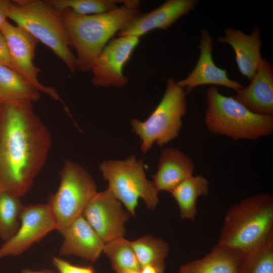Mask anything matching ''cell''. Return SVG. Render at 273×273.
I'll list each match as a JSON object with an SVG mask.
<instances>
[{"mask_svg": "<svg viewBox=\"0 0 273 273\" xmlns=\"http://www.w3.org/2000/svg\"><path fill=\"white\" fill-rule=\"evenodd\" d=\"M51 144L31 102H0V191L24 195L44 166Z\"/></svg>", "mask_w": 273, "mask_h": 273, "instance_id": "6da1fadb", "label": "cell"}, {"mask_svg": "<svg viewBox=\"0 0 273 273\" xmlns=\"http://www.w3.org/2000/svg\"><path fill=\"white\" fill-rule=\"evenodd\" d=\"M138 0L127 2L109 12L78 15L61 11V18L76 52L77 70L91 71L96 60L115 34L141 14Z\"/></svg>", "mask_w": 273, "mask_h": 273, "instance_id": "7a4b0ae2", "label": "cell"}, {"mask_svg": "<svg viewBox=\"0 0 273 273\" xmlns=\"http://www.w3.org/2000/svg\"><path fill=\"white\" fill-rule=\"evenodd\" d=\"M273 233V197L249 196L226 212L217 244L245 253Z\"/></svg>", "mask_w": 273, "mask_h": 273, "instance_id": "3957f363", "label": "cell"}, {"mask_svg": "<svg viewBox=\"0 0 273 273\" xmlns=\"http://www.w3.org/2000/svg\"><path fill=\"white\" fill-rule=\"evenodd\" d=\"M8 18L49 48L72 73L77 59L60 12L44 1L14 0Z\"/></svg>", "mask_w": 273, "mask_h": 273, "instance_id": "277c9868", "label": "cell"}, {"mask_svg": "<svg viewBox=\"0 0 273 273\" xmlns=\"http://www.w3.org/2000/svg\"><path fill=\"white\" fill-rule=\"evenodd\" d=\"M205 124L213 134L233 140H255L273 132V116L254 113L233 97L210 86L206 92Z\"/></svg>", "mask_w": 273, "mask_h": 273, "instance_id": "5b68a950", "label": "cell"}, {"mask_svg": "<svg viewBox=\"0 0 273 273\" xmlns=\"http://www.w3.org/2000/svg\"><path fill=\"white\" fill-rule=\"evenodd\" d=\"M186 93L173 78L166 80L163 96L144 121L133 119L132 131L141 140V149L146 153L154 143L160 146L178 136L183 125L182 118L187 112Z\"/></svg>", "mask_w": 273, "mask_h": 273, "instance_id": "8992f818", "label": "cell"}, {"mask_svg": "<svg viewBox=\"0 0 273 273\" xmlns=\"http://www.w3.org/2000/svg\"><path fill=\"white\" fill-rule=\"evenodd\" d=\"M100 169L108 188L133 216L138 200L142 198L148 209L154 210L159 202L158 191L147 179L143 161L131 156L124 160L102 162Z\"/></svg>", "mask_w": 273, "mask_h": 273, "instance_id": "52a82bcc", "label": "cell"}, {"mask_svg": "<svg viewBox=\"0 0 273 273\" xmlns=\"http://www.w3.org/2000/svg\"><path fill=\"white\" fill-rule=\"evenodd\" d=\"M60 177V186L48 203L58 231L82 215L86 205L97 192L93 177L83 167L75 162H65Z\"/></svg>", "mask_w": 273, "mask_h": 273, "instance_id": "ba28073f", "label": "cell"}, {"mask_svg": "<svg viewBox=\"0 0 273 273\" xmlns=\"http://www.w3.org/2000/svg\"><path fill=\"white\" fill-rule=\"evenodd\" d=\"M0 30L7 41L13 69L40 93L62 103L67 110L56 90L53 87L43 85L38 79L40 70L33 62L38 40L24 29L14 26L7 20L1 27Z\"/></svg>", "mask_w": 273, "mask_h": 273, "instance_id": "9c48e42d", "label": "cell"}, {"mask_svg": "<svg viewBox=\"0 0 273 273\" xmlns=\"http://www.w3.org/2000/svg\"><path fill=\"white\" fill-rule=\"evenodd\" d=\"M16 233L0 247V259L17 256L39 241L57 226L48 203L24 206Z\"/></svg>", "mask_w": 273, "mask_h": 273, "instance_id": "30bf717a", "label": "cell"}, {"mask_svg": "<svg viewBox=\"0 0 273 273\" xmlns=\"http://www.w3.org/2000/svg\"><path fill=\"white\" fill-rule=\"evenodd\" d=\"M140 38L133 36L113 37L94 63L91 71L92 84L97 87L121 88L128 83L123 73Z\"/></svg>", "mask_w": 273, "mask_h": 273, "instance_id": "8fae6325", "label": "cell"}, {"mask_svg": "<svg viewBox=\"0 0 273 273\" xmlns=\"http://www.w3.org/2000/svg\"><path fill=\"white\" fill-rule=\"evenodd\" d=\"M82 215L104 243L124 236L125 224L130 216L109 189L97 192Z\"/></svg>", "mask_w": 273, "mask_h": 273, "instance_id": "7c38bea8", "label": "cell"}, {"mask_svg": "<svg viewBox=\"0 0 273 273\" xmlns=\"http://www.w3.org/2000/svg\"><path fill=\"white\" fill-rule=\"evenodd\" d=\"M196 0H168L155 10L140 14L127 24L117 35L140 37L156 29L166 30L196 6Z\"/></svg>", "mask_w": 273, "mask_h": 273, "instance_id": "4fadbf2b", "label": "cell"}, {"mask_svg": "<svg viewBox=\"0 0 273 273\" xmlns=\"http://www.w3.org/2000/svg\"><path fill=\"white\" fill-rule=\"evenodd\" d=\"M213 40L207 30H203L200 42V56L194 70L185 78L177 82L186 93L205 84H215L227 87L236 91L243 86L230 79L227 71L216 66L212 59Z\"/></svg>", "mask_w": 273, "mask_h": 273, "instance_id": "5bb4252c", "label": "cell"}, {"mask_svg": "<svg viewBox=\"0 0 273 273\" xmlns=\"http://www.w3.org/2000/svg\"><path fill=\"white\" fill-rule=\"evenodd\" d=\"M59 232L64 238L61 255H74L94 262L103 252L105 243L82 215Z\"/></svg>", "mask_w": 273, "mask_h": 273, "instance_id": "9a60e30c", "label": "cell"}, {"mask_svg": "<svg viewBox=\"0 0 273 273\" xmlns=\"http://www.w3.org/2000/svg\"><path fill=\"white\" fill-rule=\"evenodd\" d=\"M247 87L236 90L235 98L251 112L260 115L273 114V70L262 59Z\"/></svg>", "mask_w": 273, "mask_h": 273, "instance_id": "2e32d148", "label": "cell"}, {"mask_svg": "<svg viewBox=\"0 0 273 273\" xmlns=\"http://www.w3.org/2000/svg\"><path fill=\"white\" fill-rule=\"evenodd\" d=\"M260 34L258 26L254 27L250 34L239 30L228 28L225 30L224 36L218 38L219 42L228 43L233 48L238 69L242 75L249 80L255 74L262 59Z\"/></svg>", "mask_w": 273, "mask_h": 273, "instance_id": "e0dca14e", "label": "cell"}, {"mask_svg": "<svg viewBox=\"0 0 273 273\" xmlns=\"http://www.w3.org/2000/svg\"><path fill=\"white\" fill-rule=\"evenodd\" d=\"M192 159L179 150L172 148L163 150L159 158L156 173L152 176L158 192H170L181 182L193 175Z\"/></svg>", "mask_w": 273, "mask_h": 273, "instance_id": "ac0fdd59", "label": "cell"}, {"mask_svg": "<svg viewBox=\"0 0 273 273\" xmlns=\"http://www.w3.org/2000/svg\"><path fill=\"white\" fill-rule=\"evenodd\" d=\"M243 255L217 244L203 257L182 265L178 273H239Z\"/></svg>", "mask_w": 273, "mask_h": 273, "instance_id": "d6986e66", "label": "cell"}, {"mask_svg": "<svg viewBox=\"0 0 273 273\" xmlns=\"http://www.w3.org/2000/svg\"><path fill=\"white\" fill-rule=\"evenodd\" d=\"M208 192V179L202 175H192L175 187L170 193L178 204L180 218L194 220L197 212V200Z\"/></svg>", "mask_w": 273, "mask_h": 273, "instance_id": "ffe728a7", "label": "cell"}, {"mask_svg": "<svg viewBox=\"0 0 273 273\" xmlns=\"http://www.w3.org/2000/svg\"><path fill=\"white\" fill-rule=\"evenodd\" d=\"M40 93L11 68L0 64V102H35Z\"/></svg>", "mask_w": 273, "mask_h": 273, "instance_id": "44dd1931", "label": "cell"}, {"mask_svg": "<svg viewBox=\"0 0 273 273\" xmlns=\"http://www.w3.org/2000/svg\"><path fill=\"white\" fill-rule=\"evenodd\" d=\"M131 243L141 267L151 265L164 273L165 259L169 250L166 242L150 235H146Z\"/></svg>", "mask_w": 273, "mask_h": 273, "instance_id": "7402d4cb", "label": "cell"}, {"mask_svg": "<svg viewBox=\"0 0 273 273\" xmlns=\"http://www.w3.org/2000/svg\"><path fill=\"white\" fill-rule=\"evenodd\" d=\"M239 273H273V233L244 254Z\"/></svg>", "mask_w": 273, "mask_h": 273, "instance_id": "603a6c76", "label": "cell"}, {"mask_svg": "<svg viewBox=\"0 0 273 273\" xmlns=\"http://www.w3.org/2000/svg\"><path fill=\"white\" fill-rule=\"evenodd\" d=\"M103 252L110 259L112 267L116 273L138 270L141 266L131 246V242L123 237L104 244Z\"/></svg>", "mask_w": 273, "mask_h": 273, "instance_id": "cb8c5ba5", "label": "cell"}, {"mask_svg": "<svg viewBox=\"0 0 273 273\" xmlns=\"http://www.w3.org/2000/svg\"><path fill=\"white\" fill-rule=\"evenodd\" d=\"M48 5L61 12L69 11L78 15L103 14L113 11L126 0H45Z\"/></svg>", "mask_w": 273, "mask_h": 273, "instance_id": "d4e9b609", "label": "cell"}, {"mask_svg": "<svg viewBox=\"0 0 273 273\" xmlns=\"http://www.w3.org/2000/svg\"><path fill=\"white\" fill-rule=\"evenodd\" d=\"M24 205L20 197L0 191V238H11L20 226V217Z\"/></svg>", "mask_w": 273, "mask_h": 273, "instance_id": "484cf974", "label": "cell"}, {"mask_svg": "<svg viewBox=\"0 0 273 273\" xmlns=\"http://www.w3.org/2000/svg\"><path fill=\"white\" fill-rule=\"evenodd\" d=\"M53 263L59 273H95V270L91 266H77L62 259L54 257Z\"/></svg>", "mask_w": 273, "mask_h": 273, "instance_id": "4316f807", "label": "cell"}, {"mask_svg": "<svg viewBox=\"0 0 273 273\" xmlns=\"http://www.w3.org/2000/svg\"><path fill=\"white\" fill-rule=\"evenodd\" d=\"M0 64L7 66L13 69L7 41L4 34L1 30Z\"/></svg>", "mask_w": 273, "mask_h": 273, "instance_id": "83f0119b", "label": "cell"}, {"mask_svg": "<svg viewBox=\"0 0 273 273\" xmlns=\"http://www.w3.org/2000/svg\"><path fill=\"white\" fill-rule=\"evenodd\" d=\"M12 5V1L0 0V28L7 21L8 14Z\"/></svg>", "mask_w": 273, "mask_h": 273, "instance_id": "f1b7e54d", "label": "cell"}, {"mask_svg": "<svg viewBox=\"0 0 273 273\" xmlns=\"http://www.w3.org/2000/svg\"><path fill=\"white\" fill-rule=\"evenodd\" d=\"M141 273H162L158 269L151 265H147L142 267Z\"/></svg>", "mask_w": 273, "mask_h": 273, "instance_id": "f546056e", "label": "cell"}, {"mask_svg": "<svg viewBox=\"0 0 273 273\" xmlns=\"http://www.w3.org/2000/svg\"><path fill=\"white\" fill-rule=\"evenodd\" d=\"M21 273H54L53 271L49 270H33L28 269H23Z\"/></svg>", "mask_w": 273, "mask_h": 273, "instance_id": "4dcf8cb0", "label": "cell"}, {"mask_svg": "<svg viewBox=\"0 0 273 273\" xmlns=\"http://www.w3.org/2000/svg\"><path fill=\"white\" fill-rule=\"evenodd\" d=\"M126 273H141V272H140V270H133L128 271L126 272Z\"/></svg>", "mask_w": 273, "mask_h": 273, "instance_id": "1f68e13d", "label": "cell"}]
</instances>
